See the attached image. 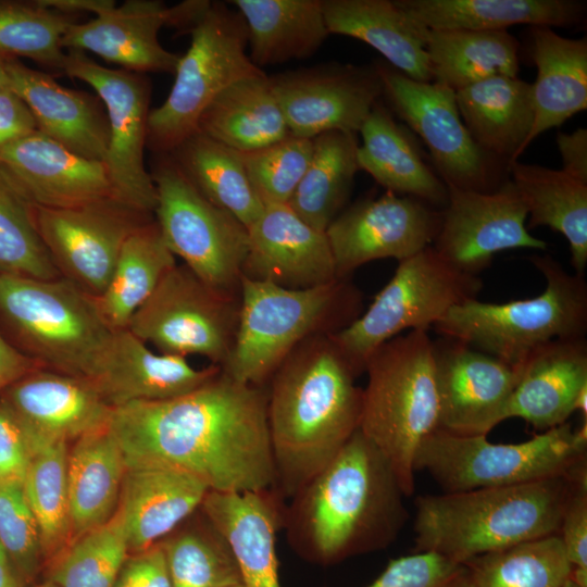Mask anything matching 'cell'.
<instances>
[{
    "label": "cell",
    "instance_id": "cell-1",
    "mask_svg": "<svg viewBox=\"0 0 587 587\" xmlns=\"http://www.w3.org/2000/svg\"><path fill=\"white\" fill-rule=\"evenodd\" d=\"M266 408L265 386L221 370L183 396L112 409L107 428L126 466L167 465L213 491H259L275 485Z\"/></svg>",
    "mask_w": 587,
    "mask_h": 587
},
{
    "label": "cell",
    "instance_id": "cell-2",
    "mask_svg": "<svg viewBox=\"0 0 587 587\" xmlns=\"http://www.w3.org/2000/svg\"><path fill=\"white\" fill-rule=\"evenodd\" d=\"M390 465L358 429L285 504L283 529L303 560L329 566L387 548L408 519Z\"/></svg>",
    "mask_w": 587,
    "mask_h": 587
},
{
    "label": "cell",
    "instance_id": "cell-3",
    "mask_svg": "<svg viewBox=\"0 0 587 587\" xmlns=\"http://www.w3.org/2000/svg\"><path fill=\"white\" fill-rule=\"evenodd\" d=\"M332 334L317 333L298 345L266 389L273 489L285 501L360 428L363 389Z\"/></svg>",
    "mask_w": 587,
    "mask_h": 587
},
{
    "label": "cell",
    "instance_id": "cell-4",
    "mask_svg": "<svg viewBox=\"0 0 587 587\" xmlns=\"http://www.w3.org/2000/svg\"><path fill=\"white\" fill-rule=\"evenodd\" d=\"M587 470L532 483L423 495L415 499L413 552L454 562L558 535L574 487Z\"/></svg>",
    "mask_w": 587,
    "mask_h": 587
},
{
    "label": "cell",
    "instance_id": "cell-5",
    "mask_svg": "<svg viewBox=\"0 0 587 587\" xmlns=\"http://www.w3.org/2000/svg\"><path fill=\"white\" fill-rule=\"evenodd\" d=\"M364 372L367 384L359 429L386 459L409 497L414 492L416 452L439 422L428 329H413L386 341L370 355Z\"/></svg>",
    "mask_w": 587,
    "mask_h": 587
},
{
    "label": "cell",
    "instance_id": "cell-6",
    "mask_svg": "<svg viewBox=\"0 0 587 587\" xmlns=\"http://www.w3.org/2000/svg\"><path fill=\"white\" fill-rule=\"evenodd\" d=\"M359 305V292L347 279L288 289L241 276L237 332L221 370L237 382L265 386L298 345L346 327Z\"/></svg>",
    "mask_w": 587,
    "mask_h": 587
},
{
    "label": "cell",
    "instance_id": "cell-7",
    "mask_svg": "<svg viewBox=\"0 0 587 587\" xmlns=\"http://www.w3.org/2000/svg\"><path fill=\"white\" fill-rule=\"evenodd\" d=\"M529 260L546 280L540 295L504 303L472 299L448 310L433 325L434 329L516 369L534 350L551 340L585 337L584 276L570 274L549 254H535Z\"/></svg>",
    "mask_w": 587,
    "mask_h": 587
},
{
    "label": "cell",
    "instance_id": "cell-8",
    "mask_svg": "<svg viewBox=\"0 0 587 587\" xmlns=\"http://www.w3.org/2000/svg\"><path fill=\"white\" fill-rule=\"evenodd\" d=\"M587 470V422L564 423L519 444L439 429L421 444L414 471H426L445 492L511 486Z\"/></svg>",
    "mask_w": 587,
    "mask_h": 587
},
{
    "label": "cell",
    "instance_id": "cell-9",
    "mask_svg": "<svg viewBox=\"0 0 587 587\" xmlns=\"http://www.w3.org/2000/svg\"><path fill=\"white\" fill-rule=\"evenodd\" d=\"M0 313L40 367L89 379L113 330L66 278L0 275Z\"/></svg>",
    "mask_w": 587,
    "mask_h": 587
},
{
    "label": "cell",
    "instance_id": "cell-10",
    "mask_svg": "<svg viewBox=\"0 0 587 587\" xmlns=\"http://www.w3.org/2000/svg\"><path fill=\"white\" fill-rule=\"evenodd\" d=\"M187 33L190 46L179 57L172 89L149 113L147 148L154 154L172 152L196 133L204 110L230 84L264 73L247 52L243 18L226 2L210 1Z\"/></svg>",
    "mask_w": 587,
    "mask_h": 587
},
{
    "label": "cell",
    "instance_id": "cell-11",
    "mask_svg": "<svg viewBox=\"0 0 587 587\" xmlns=\"http://www.w3.org/2000/svg\"><path fill=\"white\" fill-rule=\"evenodd\" d=\"M483 282L462 272L428 246L399 261L367 310L332 337L360 375L370 355L403 330L428 329L448 310L476 299Z\"/></svg>",
    "mask_w": 587,
    "mask_h": 587
},
{
    "label": "cell",
    "instance_id": "cell-12",
    "mask_svg": "<svg viewBox=\"0 0 587 587\" xmlns=\"http://www.w3.org/2000/svg\"><path fill=\"white\" fill-rule=\"evenodd\" d=\"M154 220L171 252L210 287L237 295L248 252V228L207 200L170 154H155Z\"/></svg>",
    "mask_w": 587,
    "mask_h": 587
},
{
    "label": "cell",
    "instance_id": "cell-13",
    "mask_svg": "<svg viewBox=\"0 0 587 587\" xmlns=\"http://www.w3.org/2000/svg\"><path fill=\"white\" fill-rule=\"evenodd\" d=\"M239 294L216 290L174 265L132 316L127 329L160 353L201 355L222 367L236 336Z\"/></svg>",
    "mask_w": 587,
    "mask_h": 587
},
{
    "label": "cell",
    "instance_id": "cell-14",
    "mask_svg": "<svg viewBox=\"0 0 587 587\" xmlns=\"http://www.w3.org/2000/svg\"><path fill=\"white\" fill-rule=\"evenodd\" d=\"M63 74L88 84L109 121L104 165L114 196L154 215L157 189L145 165L151 82L146 74L100 65L86 52L66 50Z\"/></svg>",
    "mask_w": 587,
    "mask_h": 587
},
{
    "label": "cell",
    "instance_id": "cell-15",
    "mask_svg": "<svg viewBox=\"0 0 587 587\" xmlns=\"http://www.w3.org/2000/svg\"><path fill=\"white\" fill-rule=\"evenodd\" d=\"M383 96L394 112L426 145L446 186L476 191L497 189L496 158L486 153L466 129L455 91L435 82H419L387 62L374 63Z\"/></svg>",
    "mask_w": 587,
    "mask_h": 587
},
{
    "label": "cell",
    "instance_id": "cell-16",
    "mask_svg": "<svg viewBox=\"0 0 587 587\" xmlns=\"http://www.w3.org/2000/svg\"><path fill=\"white\" fill-rule=\"evenodd\" d=\"M36 229L61 277L98 298L127 238L154 215L116 197L71 208L34 205Z\"/></svg>",
    "mask_w": 587,
    "mask_h": 587
},
{
    "label": "cell",
    "instance_id": "cell-17",
    "mask_svg": "<svg viewBox=\"0 0 587 587\" xmlns=\"http://www.w3.org/2000/svg\"><path fill=\"white\" fill-rule=\"evenodd\" d=\"M290 135L359 133L383 96L374 64L324 63L268 76Z\"/></svg>",
    "mask_w": 587,
    "mask_h": 587
},
{
    "label": "cell",
    "instance_id": "cell-18",
    "mask_svg": "<svg viewBox=\"0 0 587 587\" xmlns=\"http://www.w3.org/2000/svg\"><path fill=\"white\" fill-rule=\"evenodd\" d=\"M440 220L441 211L387 190L342 210L325 230L337 277L374 260L414 255L432 246Z\"/></svg>",
    "mask_w": 587,
    "mask_h": 587
},
{
    "label": "cell",
    "instance_id": "cell-19",
    "mask_svg": "<svg viewBox=\"0 0 587 587\" xmlns=\"http://www.w3.org/2000/svg\"><path fill=\"white\" fill-rule=\"evenodd\" d=\"M447 188L448 201L432 247L455 268L478 276L498 252L547 248L526 228L527 210L511 180L492 191Z\"/></svg>",
    "mask_w": 587,
    "mask_h": 587
},
{
    "label": "cell",
    "instance_id": "cell-20",
    "mask_svg": "<svg viewBox=\"0 0 587 587\" xmlns=\"http://www.w3.org/2000/svg\"><path fill=\"white\" fill-rule=\"evenodd\" d=\"M439 401L438 429L485 435L504 421L519 369L448 337L433 340Z\"/></svg>",
    "mask_w": 587,
    "mask_h": 587
},
{
    "label": "cell",
    "instance_id": "cell-21",
    "mask_svg": "<svg viewBox=\"0 0 587 587\" xmlns=\"http://www.w3.org/2000/svg\"><path fill=\"white\" fill-rule=\"evenodd\" d=\"M242 276L288 289L339 279L325 232L300 218L288 204H266L248 227Z\"/></svg>",
    "mask_w": 587,
    "mask_h": 587
},
{
    "label": "cell",
    "instance_id": "cell-22",
    "mask_svg": "<svg viewBox=\"0 0 587 587\" xmlns=\"http://www.w3.org/2000/svg\"><path fill=\"white\" fill-rule=\"evenodd\" d=\"M221 367L196 369L187 358L154 352L129 329L113 330L90 380L112 408L137 401H162L188 394Z\"/></svg>",
    "mask_w": 587,
    "mask_h": 587
},
{
    "label": "cell",
    "instance_id": "cell-23",
    "mask_svg": "<svg viewBox=\"0 0 587 587\" xmlns=\"http://www.w3.org/2000/svg\"><path fill=\"white\" fill-rule=\"evenodd\" d=\"M0 165L37 207L71 208L115 197L103 162L83 158L39 130L2 147Z\"/></svg>",
    "mask_w": 587,
    "mask_h": 587
},
{
    "label": "cell",
    "instance_id": "cell-24",
    "mask_svg": "<svg viewBox=\"0 0 587 587\" xmlns=\"http://www.w3.org/2000/svg\"><path fill=\"white\" fill-rule=\"evenodd\" d=\"M171 7L160 0H127L101 11L88 22L68 27L64 50L91 52L136 73H173L179 57L159 41V32L168 26Z\"/></svg>",
    "mask_w": 587,
    "mask_h": 587
},
{
    "label": "cell",
    "instance_id": "cell-25",
    "mask_svg": "<svg viewBox=\"0 0 587 587\" xmlns=\"http://www.w3.org/2000/svg\"><path fill=\"white\" fill-rule=\"evenodd\" d=\"M2 401L28 432L66 442L104 429L112 412L90 380L43 367L9 386Z\"/></svg>",
    "mask_w": 587,
    "mask_h": 587
},
{
    "label": "cell",
    "instance_id": "cell-26",
    "mask_svg": "<svg viewBox=\"0 0 587 587\" xmlns=\"http://www.w3.org/2000/svg\"><path fill=\"white\" fill-rule=\"evenodd\" d=\"M5 65L10 86L29 108L37 130L83 158L104 161L109 121L98 96L66 88L15 58H7Z\"/></svg>",
    "mask_w": 587,
    "mask_h": 587
},
{
    "label": "cell",
    "instance_id": "cell-27",
    "mask_svg": "<svg viewBox=\"0 0 587 587\" xmlns=\"http://www.w3.org/2000/svg\"><path fill=\"white\" fill-rule=\"evenodd\" d=\"M285 504L273 488L207 494L201 510L232 548L243 587H280L276 541Z\"/></svg>",
    "mask_w": 587,
    "mask_h": 587
},
{
    "label": "cell",
    "instance_id": "cell-28",
    "mask_svg": "<svg viewBox=\"0 0 587 587\" xmlns=\"http://www.w3.org/2000/svg\"><path fill=\"white\" fill-rule=\"evenodd\" d=\"M209 491L202 480L172 466H126L116 512L129 551H142L164 539L200 509Z\"/></svg>",
    "mask_w": 587,
    "mask_h": 587
},
{
    "label": "cell",
    "instance_id": "cell-29",
    "mask_svg": "<svg viewBox=\"0 0 587 587\" xmlns=\"http://www.w3.org/2000/svg\"><path fill=\"white\" fill-rule=\"evenodd\" d=\"M519 373L504 419L520 417L540 430L566 423L587 388L586 338H560L538 347Z\"/></svg>",
    "mask_w": 587,
    "mask_h": 587
},
{
    "label": "cell",
    "instance_id": "cell-30",
    "mask_svg": "<svg viewBox=\"0 0 587 587\" xmlns=\"http://www.w3.org/2000/svg\"><path fill=\"white\" fill-rule=\"evenodd\" d=\"M359 133L360 170L387 191L416 198L435 209L446 207V184L425 161L412 132L399 124L383 103H375Z\"/></svg>",
    "mask_w": 587,
    "mask_h": 587
},
{
    "label": "cell",
    "instance_id": "cell-31",
    "mask_svg": "<svg viewBox=\"0 0 587 587\" xmlns=\"http://www.w3.org/2000/svg\"><path fill=\"white\" fill-rule=\"evenodd\" d=\"M323 11L329 34L359 39L408 77L433 82L426 52L428 28L395 0H323Z\"/></svg>",
    "mask_w": 587,
    "mask_h": 587
},
{
    "label": "cell",
    "instance_id": "cell-32",
    "mask_svg": "<svg viewBox=\"0 0 587 587\" xmlns=\"http://www.w3.org/2000/svg\"><path fill=\"white\" fill-rule=\"evenodd\" d=\"M529 54L537 68L532 84L534 122L522 147L587 109V40L563 37L550 27L533 26Z\"/></svg>",
    "mask_w": 587,
    "mask_h": 587
},
{
    "label": "cell",
    "instance_id": "cell-33",
    "mask_svg": "<svg viewBox=\"0 0 587 587\" xmlns=\"http://www.w3.org/2000/svg\"><path fill=\"white\" fill-rule=\"evenodd\" d=\"M461 118L489 155L517 161L534 122L532 84L495 76L455 91Z\"/></svg>",
    "mask_w": 587,
    "mask_h": 587
},
{
    "label": "cell",
    "instance_id": "cell-34",
    "mask_svg": "<svg viewBox=\"0 0 587 587\" xmlns=\"http://www.w3.org/2000/svg\"><path fill=\"white\" fill-rule=\"evenodd\" d=\"M428 29L505 30L513 25L571 27L582 24L577 0H395Z\"/></svg>",
    "mask_w": 587,
    "mask_h": 587
},
{
    "label": "cell",
    "instance_id": "cell-35",
    "mask_svg": "<svg viewBox=\"0 0 587 587\" xmlns=\"http://www.w3.org/2000/svg\"><path fill=\"white\" fill-rule=\"evenodd\" d=\"M245 21L249 58L261 68L313 55L330 35L323 0H232Z\"/></svg>",
    "mask_w": 587,
    "mask_h": 587
},
{
    "label": "cell",
    "instance_id": "cell-36",
    "mask_svg": "<svg viewBox=\"0 0 587 587\" xmlns=\"http://www.w3.org/2000/svg\"><path fill=\"white\" fill-rule=\"evenodd\" d=\"M197 132L238 152L255 151L290 135L265 73L240 78L221 91L202 113Z\"/></svg>",
    "mask_w": 587,
    "mask_h": 587
},
{
    "label": "cell",
    "instance_id": "cell-37",
    "mask_svg": "<svg viewBox=\"0 0 587 587\" xmlns=\"http://www.w3.org/2000/svg\"><path fill=\"white\" fill-rule=\"evenodd\" d=\"M125 472L124 454L107 427L75 440L67 460L72 540L115 514Z\"/></svg>",
    "mask_w": 587,
    "mask_h": 587
},
{
    "label": "cell",
    "instance_id": "cell-38",
    "mask_svg": "<svg viewBox=\"0 0 587 587\" xmlns=\"http://www.w3.org/2000/svg\"><path fill=\"white\" fill-rule=\"evenodd\" d=\"M511 182L522 198L527 215L526 228L548 226L569 241L575 274L587 266V183L563 170L519 161L509 163Z\"/></svg>",
    "mask_w": 587,
    "mask_h": 587
},
{
    "label": "cell",
    "instance_id": "cell-39",
    "mask_svg": "<svg viewBox=\"0 0 587 587\" xmlns=\"http://www.w3.org/2000/svg\"><path fill=\"white\" fill-rule=\"evenodd\" d=\"M520 43L507 30L428 29L433 82L457 91L495 76H517Z\"/></svg>",
    "mask_w": 587,
    "mask_h": 587
},
{
    "label": "cell",
    "instance_id": "cell-40",
    "mask_svg": "<svg viewBox=\"0 0 587 587\" xmlns=\"http://www.w3.org/2000/svg\"><path fill=\"white\" fill-rule=\"evenodd\" d=\"M167 154L207 200L247 228L262 213L264 204L249 180L240 152L196 132Z\"/></svg>",
    "mask_w": 587,
    "mask_h": 587
},
{
    "label": "cell",
    "instance_id": "cell-41",
    "mask_svg": "<svg viewBox=\"0 0 587 587\" xmlns=\"http://www.w3.org/2000/svg\"><path fill=\"white\" fill-rule=\"evenodd\" d=\"M357 134L327 132L313 138V151L297 189L287 203L305 223L325 232L350 196L357 160Z\"/></svg>",
    "mask_w": 587,
    "mask_h": 587
},
{
    "label": "cell",
    "instance_id": "cell-42",
    "mask_svg": "<svg viewBox=\"0 0 587 587\" xmlns=\"http://www.w3.org/2000/svg\"><path fill=\"white\" fill-rule=\"evenodd\" d=\"M176 264L155 220L133 233L122 247L105 290L95 298L109 327L126 328L134 313Z\"/></svg>",
    "mask_w": 587,
    "mask_h": 587
},
{
    "label": "cell",
    "instance_id": "cell-43",
    "mask_svg": "<svg viewBox=\"0 0 587 587\" xmlns=\"http://www.w3.org/2000/svg\"><path fill=\"white\" fill-rule=\"evenodd\" d=\"M24 432L30 458L22 487L39 527L47 567L72 538L67 442L45 439L25 428Z\"/></svg>",
    "mask_w": 587,
    "mask_h": 587
},
{
    "label": "cell",
    "instance_id": "cell-44",
    "mask_svg": "<svg viewBox=\"0 0 587 587\" xmlns=\"http://www.w3.org/2000/svg\"><path fill=\"white\" fill-rule=\"evenodd\" d=\"M463 564L469 587H562L573 567L559 535L484 553Z\"/></svg>",
    "mask_w": 587,
    "mask_h": 587
},
{
    "label": "cell",
    "instance_id": "cell-45",
    "mask_svg": "<svg viewBox=\"0 0 587 587\" xmlns=\"http://www.w3.org/2000/svg\"><path fill=\"white\" fill-rule=\"evenodd\" d=\"M160 542L172 587H228L241 583L232 548L203 511L199 525L178 526Z\"/></svg>",
    "mask_w": 587,
    "mask_h": 587
},
{
    "label": "cell",
    "instance_id": "cell-46",
    "mask_svg": "<svg viewBox=\"0 0 587 587\" xmlns=\"http://www.w3.org/2000/svg\"><path fill=\"white\" fill-rule=\"evenodd\" d=\"M78 17L48 8L40 0H0V55L27 58L63 73L61 40Z\"/></svg>",
    "mask_w": 587,
    "mask_h": 587
},
{
    "label": "cell",
    "instance_id": "cell-47",
    "mask_svg": "<svg viewBox=\"0 0 587 587\" xmlns=\"http://www.w3.org/2000/svg\"><path fill=\"white\" fill-rule=\"evenodd\" d=\"M121 515L76 538L47 566V580L59 587H114L128 557Z\"/></svg>",
    "mask_w": 587,
    "mask_h": 587
},
{
    "label": "cell",
    "instance_id": "cell-48",
    "mask_svg": "<svg viewBox=\"0 0 587 587\" xmlns=\"http://www.w3.org/2000/svg\"><path fill=\"white\" fill-rule=\"evenodd\" d=\"M34 204L0 165V275L61 277L36 229Z\"/></svg>",
    "mask_w": 587,
    "mask_h": 587
},
{
    "label": "cell",
    "instance_id": "cell-49",
    "mask_svg": "<svg viewBox=\"0 0 587 587\" xmlns=\"http://www.w3.org/2000/svg\"><path fill=\"white\" fill-rule=\"evenodd\" d=\"M313 139L289 135L265 148L240 152L249 180L266 204H287L309 165Z\"/></svg>",
    "mask_w": 587,
    "mask_h": 587
},
{
    "label": "cell",
    "instance_id": "cell-50",
    "mask_svg": "<svg viewBox=\"0 0 587 587\" xmlns=\"http://www.w3.org/2000/svg\"><path fill=\"white\" fill-rule=\"evenodd\" d=\"M0 545L21 587L32 584L45 558L39 527L20 483L0 482Z\"/></svg>",
    "mask_w": 587,
    "mask_h": 587
},
{
    "label": "cell",
    "instance_id": "cell-51",
    "mask_svg": "<svg viewBox=\"0 0 587 587\" xmlns=\"http://www.w3.org/2000/svg\"><path fill=\"white\" fill-rule=\"evenodd\" d=\"M366 587H469L466 569L432 551L390 560Z\"/></svg>",
    "mask_w": 587,
    "mask_h": 587
},
{
    "label": "cell",
    "instance_id": "cell-52",
    "mask_svg": "<svg viewBox=\"0 0 587 587\" xmlns=\"http://www.w3.org/2000/svg\"><path fill=\"white\" fill-rule=\"evenodd\" d=\"M29 449L24 428L13 411L0 401V480L23 483Z\"/></svg>",
    "mask_w": 587,
    "mask_h": 587
},
{
    "label": "cell",
    "instance_id": "cell-53",
    "mask_svg": "<svg viewBox=\"0 0 587 587\" xmlns=\"http://www.w3.org/2000/svg\"><path fill=\"white\" fill-rule=\"evenodd\" d=\"M558 535L572 566L587 570V480L574 487Z\"/></svg>",
    "mask_w": 587,
    "mask_h": 587
},
{
    "label": "cell",
    "instance_id": "cell-54",
    "mask_svg": "<svg viewBox=\"0 0 587 587\" xmlns=\"http://www.w3.org/2000/svg\"><path fill=\"white\" fill-rule=\"evenodd\" d=\"M114 587H172L161 542L127 557Z\"/></svg>",
    "mask_w": 587,
    "mask_h": 587
},
{
    "label": "cell",
    "instance_id": "cell-55",
    "mask_svg": "<svg viewBox=\"0 0 587 587\" xmlns=\"http://www.w3.org/2000/svg\"><path fill=\"white\" fill-rule=\"evenodd\" d=\"M37 130L27 104L10 87L0 92V149Z\"/></svg>",
    "mask_w": 587,
    "mask_h": 587
},
{
    "label": "cell",
    "instance_id": "cell-56",
    "mask_svg": "<svg viewBox=\"0 0 587 587\" xmlns=\"http://www.w3.org/2000/svg\"><path fill=\"white\" fill-rule=\"evenodd\" d=\"M557 145L562 158L563 171L587 183V129L559 133Z\"/></svg>",
    "mask_w": 587,
    "mask_h": 587
},
{
    "label": "cell",
    "instance_id": "cell-57",
    "mask_svg": "<svg viewBox=\"0 0 587 587\" xmlns=\"http://www.w3.org/2000/svg\"><path fill=\"white\" fill-rule=\"evenodd\" d=\"M37 367L40 366L32 358L9 344L0 334V391Z\"/></svg>",
    "mask_w": 587,
    "mask_h": 587
},
{
    "label": "cell",
    "instance_id": "cell-58",
    "mask_svg": "<svg viewBox=\"0 0 587 587\" xmlns=\"http://www.w3.org/2000/svg\"><path fill=\"white\" fill-rule=\"evenodd\" d=\"M48 8L79 16L83 13L98 15L101 11L114 4L113 0H40Z\"/></svg>",
    "mask_w": 587,
    "mask_h": 587
},
{
    "label": "cell",
    "instance_id": "cell-59",
    "mask_svg": "<svg viewBox=\"0 0 587 587\" xmlns=\"http://www.w3.org/2000/svg\"><path fill=\"white\" fill-rule=\"evenodd\" d=\"M0 587H21L10 561L0 545Z\"/></svg>",
    "mask_w": 587,
    "mask_h": 587
},
{
    "label": "cell",
    "instance_id": "cell-60",
    "mask_svg": "<svg viewBox=\"0 0 587 587\" xmlns=\"http://www.w3.org/2000/svg\"><path fill=\"white\" fill-rule=\"evenodd\" d=\"M5 61L7 58L0 55V92L11 87Z\"/></svg>",
    "mask_w": 587,
    "mask_h": 587
},
{
    "label": "cell",
    "instance_id": "cell-61",
    "mask_svg": "<svg viewBox=\"0 0 587 587\" xmlns=\"http://www.w3.org/2000/svg\"><path fill=\"white\" fill-rule=\"evenodd\" d=\"M29 587H59L57 586L55 584L49 582V580H46L43 583H40V584H35V585H32Z\"/></svg>",
    "mask_w": 587,
    "mask_h": 587
},
{
    "label": "cell",
    "instance_id": "cell-62",
    "mask_svg": "<svg viewBox=\"0 0 587 587\" xmlns=\"http://www.w3.org/2000/svg\"><path fill=\"white\" fill-rule=\"evenodd\" d=\"M562 587H579V586L569 578Z\"/></svg>",
    "mask_w": 587,
    "mask_h": 587
},
{
    "label": "cell",
    "instance_id": "cell-63",
    "mask_svg": "<svg viewBox=\"0 0 587 587\" xmlns=\"http://www.w3.org/2000/svg\"><path fill=\"white\" fill-rule=\"evenodd\" d=\"M228 587H243V586L241 585V583H239V584L232 585V586H228Z\"/></svg>",
    "mask_w": 587,
    "mask_h": 587
},
{
    "label": "cell",
    "instance_id": "cell-64",
    "mask_svg": "<svg viewBox=\"0 0 587 587\" xmlns=\"http://www.w3.org/2000/svg\"><path fill=\"white\" fill-rule=\"evenodd\" d=\"M1 482V480H0Z\"/></svg>",
    "mask_w": 587,
    "mask_h": 587
}]
</instances>
